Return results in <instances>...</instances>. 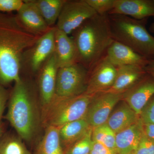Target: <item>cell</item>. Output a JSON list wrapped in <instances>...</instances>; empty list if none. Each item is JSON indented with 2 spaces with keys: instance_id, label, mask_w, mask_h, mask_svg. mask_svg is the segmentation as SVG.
Segmentation results:
<instances>
[{
  "instance_id": "1",
  "label": "cell",
  "mask_w": 154,
  "mask_h": 154,
  "mask_svg": "<svg viewBox=\"0 0 154 154\" xmlns=\"http://www.w3.org/2000/svg\"><path fill=\"white\" fill-rule=\"evenodd\" d=\"M14 83L10 93L6 118L19 137L30 142L42 126L41 107L36 80L21 77Z\"/></svg>"
},
{
  "instance_id": "2",
  "label": "cell",
  "mask_w": 154,
  "mask_h": 154,
  "mask_svg": "<svg viewBox=\"0 0 154 154\" xmlns=\"http://www.w3.org/2000/svg\"><path fill=\"white\" fill-rule=\"evenodd\" d=\"M40 37L26 31L16 15L0 13V85L5 87L20 79L23 53Z\"/></svg>"
},
{
  "instance_id": "3",
  "label": "cell",
  "mask_w": 154,
  "mask_h": 154,
  "mask_svg": "<svg viewBox=\"0 0 154 154\" xmlns=\"http://www.w3.org/2000/svg\"><path fill=\"white\" fill-rule=\"evenodd\" d=\"M71 34L76 48L77 63L89 71L106 55L113 40L108 14H96L85 21Z\"/></svg>"
},
{
  "instance_id": "4",
  "label": "cell",
  "mask_w": 154,
  "mask_h": 154,
  "mask_svg": "<svg viewBox=\"0 0 154 154\" xmlns=\"http://www.w3.org/2000/svg\"><path fill=\"white\" fill-rule=\"evenodd\" d=\"M108 17L113 40L147 58L154 57V37L146 28L148 19L137 20L118 14H108Z\"/></svg>"
},
{
  "instance_id": "5",
  "label": "cell",
  "mask_w": 154,
  "mask_h": 154,
  "mask_svg": "<svg viewBox=\"0 0 154 154\" xmlns=\"http://www.w3.org/2000/svg\"><path fill=\"white\" fill-rule=\"evenodd\" d=\"M96 95L85 93L72 97L54 96L48 105L41 108L42 126L45 128L49 126L59 128L69 122L85 118Z\"/></svg>"
},
{
  "instance_id": "6",
  "label": "cell",
  "mask_w": 154,
  "mask_h": 154,
  "mask_svg": "<svg viewBox=\"0 0 154 154\" xmlns=\"http://www.w3.org/2000/svg\"><path fill=\"white\" fill-rule=\"evenodd\" d=\"M55 27L40 36L23 53L20 64V77L34 79L54 52Z\"/></svg>"
},
{
  "instance_id": "7",
  "label": "cell",
  "mask_w": 154,
  "mask_h": 154,
  "mask_svg": "<svg viewBox=\"0 0 154 154\" xmlns=\"http://www.w3.org/2000/svg\"><path fill=\"white\" fill-rule=\"evenodd\" d=\"M89 70L79 63L58 70L55 96L72 97L85 93Z\"/></svg>"
},
{
  "instance_id": "8",
  "label": "cell",
  "mask_w": 154,
  "mask_h": 154,
  "mask_svg": "<svg viewBox=\"0 0 154 154\" xmlns=\"http://www.w3.org/2000/svg\"><path fill=\"white\" fill-rule=\"evenodd\" d=\"M96 14L85 0H66L55 27L69 35Z\"/></svg>"
},
{
  "instance_id": "9",
  "label": "cell",
  "mask_w": 154,
  "mask_h": 154,
  "mask_svg": "<svg viewBox=\"0 0 154 154\" xmlns=\"http://www.w3.org/2000/svg\"><path fill=\"white\" fill-rule=\"evenodd\" d=\"M122 95L123 94L102 92L94 96L85 116L92 128L106 123L113 108L122 99Z\"/></svg>"
},
{
  "instance_id": "10",
  "label": "cell",
  "mask_w": 154,
  "mask_h": 154,
  "mask_svg": "<svg viewBox=\"0 0 154 154\" xmlns=\"http://www.w3.org/2000/svg\"><path fill=\"white\" fill-rule=\"evenodd\" d=\"M117 73V67L110 62L106 55L89 71L85 93L96 94L106 92L114 84Z\"/></svg>"
},
{
  "instance_id": "11",
  "label": "cell",
  "mask_w": 154,
  "mask_h": 154,
  "mask_svg": "<svg viewBox=\"0 0 154 154\" xmlns=\"http://www.w3.org/2000/svg\"><path fill=\"white\" fill-rule=\"evenodd\" d=\"M58 69L56 58L54 52L36 77L41 108L48 105L55 96Z\"/></svg>"
},
{
  "instance_id": "12",
  "label": "cell",
  "mask_w": 154,
  "mask_h": 154,
  "mask_svg": "<svg viewBox=\"0 0 154 154\" xmlns=\"http://www.w3.org/2000/svg\"><path fill=\"white\" fill-rule=\"evenodd\" d=\"M154 96V79L146 73L132 88L124 93L122 99L138 115Z\"/></svg>"
},
{
  "instance_id": "13",
  "label": "cell",
  "mask_w": 154,
  "mask_h": 154,
  "mask_svg": "<svg viewBox=\"0 0 154 154\" xmlns=\"http://www.w3.org/2000/svg\"><path fill=\"white\" fill-rule=\"evenodd\" d=\"M16 14L20 25L35 36H41L47 33L51 28L46 24L33 0H26Z\"/></svg>"
},
{
  "instance_id": "14",
  "label": "cell",
  "mask_w": 154,
  "mask_h": 154,
  "mask_svg": "<svg viewBox=\"0 0 154 154\" xmlns=\"http://www.w3.org/2000/svg\"><path fill=\"white\" fill-rule=\"evenodd\" d=\"M125 15L137 19L154 17L153 0H115L113 9L108 14Z\"/></svg>"
},
{
  "instance_id": "15",
  "label": "cell",
  "mask_w": 154,
  "mask_h": 154,
  "mask_svg": "<svg viewBox=\"0 0 154 154\" xmlns=\"http://www.w3.org/2000/svg\"><path fill=\"white\" fill-rule=\"evenodd\" d=\"M106 55L116 67L138 65L145 67L149 59L143 56L125 45L113 40L107 48Z\"/></svg>"
},
{
  "instance_id": "16",
  "label": "cell",
  "mask_w": 154,
  "mask_h": 154,
  "mask_svg": "<svg viewBox=\"0 0 154 154\" xmlns=\"http://www.w3.org/2000/svg\"><path fill=\"white\" fill-rule=\"evenodd\" d=\"M54 53L59 68L77 63L76 48L72 38L56 27Z\"/></svg>"
},
{
  "instance_id": "17",
  "label": "cell",
  "mask_w": 154,
  "mask_h": 154,
  "mask_svg": "<svg viewBox=\"0 0 154 154\" xmlns=\"http://www.w3.org/2000/svg\"><path fill=\"white\" fill-rule=\"evenodd\" d=\"M144 124L137 122L116 135L115 154H133L143 135Z\"/></svg>"
},
{
  "instance_id": "18",
  "label": "cell",
  "mask_w": 154,
  "mask_h": 154,
  "mask_svg": "<svg viewBox=\"0 0 154 154\" xmlns=\"http://www.w3.org/2000/svg\"><path fill=\"white\" fill-rule=\"evenodd\" d=\"M144 67L138 65L117 67V73L114 84L108 91L105 92L124 94L146 73Z\"/></svg>"
},
{
  "instance_id": "19",
  "label": "cell",
  "mask_w": 154,
  "mask_h": 154,
  "mask_svg": "<svg viewBox=\"0 0 154 154\" xmlns=\"http://www.w3.org/2000/svg\"><path fill=\"white\" fill-rule=\"evenodd\" d=\"M139 119V116L125 102L110 114L106 123L116 134L134 124Z\"/></svg>"
},
{
  "instance_id": "20",
  "label": "cell",
  "mask_w": 154,
  "mask_h": 154,
  "mask_svg": "<svg viewBox=\"0 0 154 154\" xmlns=\"http://www.w3.org/2000/svg\"><path fill=\"white\" fill-rule=\"evenodd\" d=\"M58 128L61 144L64 151L92 128L85 117L69 122Z\"/></svg>"
},
{
  "instance_id": "21",
  "label": "cell",
  "mask_w": 154,
  "mask_h": 154,
  "mask_svg": "<svg viewBox=\"0 0 154 154\" xmlns=\"http://www.w3.org/2000/svg\"><path fill=\"white\" fill-rule=\"evenodd\" d=\"M45 129L44 136L33 154H65L60 140L58 128L49 126Z\"/></svg>"
},
{
  "instance_id": "22",
  "label": "cell",
  "mask_w": 154,
  "mask_h": 154,
  "mask_svg": "<svg viewBox=\"0 0 154 154\" xmlns=\"http://www.w3.org/2000/svg\"><path fill=\"white\" fill-rule=\"evenodd\" d=\"M66 0H33L42 16L49 27H55Z\"/></svg>"
},
{
  "instance_id": "23",
  "label": "cell",
  "mask_w": 154,
  "mask_h": 154,
  "mask_svg": "<svg viewBox=\"0 0 154 154\" xmlns=\"http://www.w3.org/2000/svg\"><path fill=\"white\" fill-rule=\"evenodd\" d=\"M21 138L8 135L0 141V154H31Z\"/></svg>"
},
{
  "instance_id": "24",
  "label": "cell",
  "mask_w": 154,
  "mask_h": 154,
  "mask_svg": "<svg viewBox=\"0 0 154 154\" xmlns=\"http://www.w3.org/2000/svg\"><path fill=\"white\" fill-rule=\"evenodd\" d=\"M116 134L107 123L93 128L92 139L94 141L102 144L115 154Z\"/></svg>"
},
{
  "instance_id": "25",
  "label": "cell",
  "mask_w": 154,
  "mask_h": 154,
  "mask_svg": "<svg viewBox=\"0 0 154 154\" xmlns=\"http://www.w3.org/2000/svg\"><path fill=\"white\" fill-rule=\"evenodd\" d=\"M93 128L64 150L65 154H90L93 145Z\"/></svg>"
},
{
  "instance_id": "26",
  "label": "cell",
  "mask_w": 154,
  "mask_h": 154,
  "mask_svg": "<svg viewBox=\"0 0 154 154\" xmlns=\"http://www.w3.org/2000/svg\"><path fill=\"white\" fill-rule=\"evenodd\" d=\"M99 15L108 14L114 7L115 0H85Z\"/></svg>"
},
{
  "instance_id": "27",
  "label": "cell",
  "mask_w": 154,
  "mask_h": 154,
  "mask_svg": "<svg viewBox=\"0 0 154 154\" xmlns=\"http://www.w3.org/2000/svg\"><path fill=\"white\" fill-rule=\"evenodd\" d=\"M133 154H154V141L147 137L144 133Z\"/></svg>"
},
{
  "instance_id": "28",
  "label": "cell",
  "mask_w": 154,
  "mask_h": 154,
  "mask_svg": "<svg viewBox=\"0 0 154 154\" xmlns=\"http://www.w3.org/2000/svg\"><path fill=\"white\" fill-rule=\"evenodd\" d=\"M140 118L143 124H154V96L144 107Z\"/></svg>"
},
{
  "instance_id": "29",
  "label": "cell",
  "mask_w": 154,
  "mask_h": 154,
  "mask_svg": "<svg viewBox=\"0 0 154 154\" xmlns=\"http://www.w3.org/2000/svg\"><path fill=\"white\" fill-rule=\"evenodd\" d=\"M24 2L22 0H0V11L8 13L18 12Z\"/></svg>"
},
{
  "instance_id": "30",
  "label": "cell",
  "mask_w": 154,
  "mask_h": 154,
  "mask_svg": "<svg viewBox=\"0 0 154 154\" xmlns=\"http://www.w3.org/2000/svg\"><path fill=\"white\" fill-rule=\"evenodd\" d=\"M10 93L5 87L0 85V122L2 117L6 103L9 99Z\"/></svg>"
},
{
  "instance_id": "31",
  "label": "cell",
  "mask_w": 154,
  "mask_h": 154,
  "mask_svg": "<svg viewBox=\"0 0 154 154\" xmlns=\"http://www.w3.org/2000/svg\"><path fill=\"white\" fill-rule=\"evenodd\" d=\"M90 154H115L111 150L99 143L93 141Z\"/></svg>"
},
{
  "instance_id": "32",
  "label": "cell",
  "mask_w": 154,
  "mask_h": 154,
  "mask_svg": "<svg viewBox=\"0 0 154 154\" xmlns=\"http://www.w3.org/2000/svg\"><path fill=\"white\" fill-rule=\"evenodd\" d=\"M144 131L147 137L154 141V124H144Z\"/></svg>"
},
{
  "instance_id": "33",
  "label": "cell",
  "mask_w": 154,
  "mask_h": 154,
  "mask_svg": "<svg viewBox=\"0 0 154 154\" xmlns=\"http://www.w3.org/2000/svg\"><path fill=\"white\" fill-rule=\"evenodd\" d=\"M144 69L146 73L154 79V57L149 60L148 63L145 66Z\"/></svg>"
},
{
  "instance_id": "34",
  "label": "cell",
  "mask_w": 154,
  "mask_h": 154,
  "mask_svg": "<svg viewBox=\"0 0 154 154\" xmlns=\"http://www.w3.org/2000/svg\"><path fill=\"white\" fill-rule=\"evenodd\" d=\"M4 131V125L2 121L0 122V141Z\"/></svg>"
},
{
  "instance_id": "35",
  "label": "cell",
  "mask_w": 154,
  "mask_h": 154,
  "mask_svg": "<svg viewBox=\"0 0 154 154\" xmlns=\"http://www.w3.org/2000/svg\"><path fill=\"white\" fill-rule=\"evenodd\" d=\"M149 29L150 32L152 33H154V22L151 24L149 27Z\"/></svg>"
},
{
  "instance_id": "36",
  "label": "cell",
  "mask_w": 154,
  "mask_h": 154,
  "mask_svg": "<svg viewBox=\"0 0 154 154\" xmlns=\"http://www.w3.org/2000/svg\"><path fill=\"white\" fill-rule=\"evenodd\" d=\"M154 2V0H153Z\"/></svg>"
}]
</instances>
